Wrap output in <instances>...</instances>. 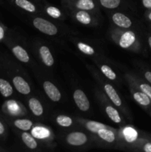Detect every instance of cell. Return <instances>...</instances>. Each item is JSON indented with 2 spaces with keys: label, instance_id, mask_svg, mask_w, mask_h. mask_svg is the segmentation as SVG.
<instances>
[{
  "label": "cell",
  "instance_id": "obj_1",
  "mask_svg": "<svg viewBox=\"0 0 151 152\" xmlns=\"http://www.w3.org/2000/svg\"><path fill=\"white\" fill-rule=\"evenodd\" d=\"M33 25L38 31L47 35H56L58 32V29L52 22L45 20L42 18H36L33 20Z\"/></svg>",
  "mask_w": 151,
  "mask_h": 152
},
{
  "label": "cell",
  "instance_id": "obj_2",
  "mask_svg": "<svg viewBox=\"0 0 151 152\" xmlns=\"http://www.w3.org/2000/svg\"><path fill=\"white\" fill-rule=\"evenodd\" d=\"M73 99L78 108L81 111H86L90 108V102L86 96L85 94L81 90L75 91L73 94Z\"/></svg>",
  "mask_w": 151,
  "mask_h": 152
},
{
  "label": "cell",
  "instance_id": "obj_3",
  "mask_svg": "<svg viewBox=\"0 0 151 152\" xmlns=\"http://www.w3.org/2000/svg\"><path fill=\"white\" fill-rule=\"evenodd\" d=\"M44 90L47 96H49L52 101L58 102L61 99V93L57 88V87L54 86L52 83L49 81H45L43 85Z\"/></svg>",
  "mask_w": 151,
  "mask_h": 152
},
{
  "label": "cell",
  "instance_id": "obj_4",
  "mask_svg": "<svg viewBox=\"0 0 151 152\" xmlns=\"http://www.w3.org/2000/svg\"><path fill=\"white\" fill-rule=\"evenodd\" d=\"M87 137L81 132H72L67 137V141L73 145H81L87 142Z\"/></svg>",
  "mask_w": 151,
  "mask_h": 152
},
{
  "label": "cell",
  "instance_id": "obj_5",
  "mask_svg": "<svg viewBox=\"0 0 151 152\" xmlns=\"http://www.w3.org/2000/svg\"><path fill=\"white\" fill-rule=\"evenodd\" d=\"M13 83L16 90L22 94H28L30 92V88L29 85L22 77L19 76L15 77L13 79Z\"/></svg>",
  "mask_w": 151,
  "mask_h": 152
},
{
  "label": "cell",
  "instance_id": "obj_6",
  "mask_svg": "<svg viewBox=\"0 0 151 152\" xmlns=\"http://www.w3.org/2000/svg\"><path fill=\"white\" fill-rule=\"evenodd\" d=\"M113 20L115 25L124 28H130L132 25L131 20L127 16L121 13H115L113 16Z\"/></svg>",
  "mask_w": 151,
  "mask_h": 152
},
{
  "label": "cell",
  "instance_id": "obj_7",
  "mask_svg": "<svg viewBox=\"0 0 151 152\" xmlns=\"http://www.w3.org/2000/svg\"><path fill=\"white\" fill-rule=\"evenodd\" d=\"M136 40V36L135 34L132 31H127L121 36L119 41V45L123 48H127L130 45H132Z\"/></svg>",
  "mask_w": 151,
  "mask_h": 152
},
{
  "label": "cell",
  "instance_id": "obj_8",
  "mask_svg": "<svg viewBox=\"0 0 151 152\" xmlns=\"http://www.w3.org/2000/svg\"><path fill=\"white\" fill-rule=\"evenodd\" d=\"M39 53L44 65L48 67L52 66L53 65L54 59H53V56H52L48 48L46 46H41L39 49Z\"/></svg>",
  "mask_w": 151,
  "mask_h": 152
},
{
  "label": "cell",
  "instance_id": "obj_9",
  "mask_svg": "<svg viewBox=\"0 0 151 152\" xmlns=\"http://www.w3.org/2000/svg\"><path fill=\"white\" fill-rule=\"evenodd\" d=\"M105 90L106 91L107 94L110 97V99L112 100V102L115 104L117 106H120L121 105V100L120 99L119 96L118 95L117 92L115 91V89L113 88L112 86L109 84L105 85Z\"/></svg>",
  "mask_w": 151,
  "mask_h": 152
},
{
  "label": "cell",
  "instance_id": "obj_10",
  "mask_svg": "<svg viewBox=\"0 0 151 152\" xmlns=\"http://www.w3.org/2000/svg\"><path fill=\"white\" fill-rule=\"evenodd\" d=\"M12 52L14 54V56L19 59V61L22 62H28L30 58L28 56V53H27L26 50L23 48L22 47L19 45L14 46V47L12 48Z\"/></svg>",
  "mask_w": 151,
  "mask_h": 152
},
{
  "label": "cell",
  "instance_id": "obj_11",
  "mask_svg": "<svg viewBox=\"0 0 151 152\" xmlns=\"http://www.w3.org/2000/svg\"><path fill=\"white\" fill-rule=\"evenodd\" d=\"M13 87L8 81L0 78V93L4 97H9L13 94Z\"/></svg>",
  "mask_w": 151,
  "mask_h": 152
},
{
  "label": "cell",
  "instance_id": "obj_12",
  "mask_svg": "<svg viewBox=\"0 0 151 152\" xmlns=\"http://www.w3.org/2000/svg\"><path fill=\"white\" fill-rule=\"evenodd\" d=\"M29 107L34 115L41 116L43 114L42 105L37 99H35V98L30 99Z\"/></svg>",
  "mask_w": 151,
  "mask_h": 152
},
{
  "label": "cell",
  "instance_id": "obj_13",
  "mask_svg": "<svg viewBox=\"0 0 151 152\" xmlns=\"http://www.w3.org/2000/svg\"><path fill=\"white\" fill-rule=\"evenodd\" d=\"M133 97L136 102L144 106H147L151 103V99L144 92H136L133 94Z\"/></svg>",
  "mask_w": 151,
  "mask_h": 152
},
{
  "label": "cell",
  "instance_id": "obj_14",
  "mask_svg": "<svg viewBox=\"0 0 151 152\" xmlns=\"http://www.w3.org/2000/svg\"><path fill=\"white\" fill-rule=\"evenodd\" d=\"M14 2L18 7L24 9L28 12H35L36 7L29 0H14Z\"/></svg>",
  "mask_w": 151,
  "mask_h": 152
},
{
  "label": "cell",
  "instance_id": "obj_15",
  "mask_svg": "<svg viewBox=\"0 0 151 152\" xmlns=\"http://www.w3.org/2000/svg\"><path fill=\"white\" fill-rule=\"evenodd\" d=\"M31 133L34 137L38 138V139H44L50 135L49 131L43 127H35L32 130Z\"/></svg>",
  "mask_w": 151,
  "mask_h": 152
},
{
  "label": "cell",
  "instance_id": "obj_16",
  "mask_svg": "<svg viewBox=\"0 0 151 152\" xmlns=\"http://www.w3.org/2000/svg\"><path fill=\"white\" fill-rule=\"evenodd\" d=\"M33 123L30 120H25V119H19L14 121V126L22 131H28L30 129Z\"/></svg>",
  "mask_w": 151,
  "mask_h": 152
},
{
  "label": "cell",
  "instance_id": "obj_17",
  "mask_svg": "<svg viewBox=\"0 0 151 152\" xmlns=\"http://www.w3.org/2000/svg\"><path fill=\"white\" fill-rule=\"evenodd\" d=\"M76 6L81 10H93L95 7V4L93 0H77Z\"/></svg>",
  "mask_w": 151,
  "mask_h": 152
},
{
  "label": "cell",
  "instance_id": "obj_18",
  "mask_svg": "<svg viewBox=\"0 0 151 152\" xmlns=\"http://www.w3.org/2000/svg\"><path fill=\"white\" fill-rule=\"evenodd\" d=\"M98 134L102 139L105 140L108 142H112L115 140V135L111 131L106 129H102L98 132Z\"/></svg>",
  "mask_w": 151,
  "mask_h": 152
},
{
  "label": "cell",
  "instance_id": "obj_19",
  "mask_svg": "<svg viewBox=\"0 0 151 152\" xmlns=\"http://www.w3.org/2000/svg\"><path fill=\"white\" fill-rule=\"evenodd\" d=\"M22 138L25 145L29 148L34 149V148H36L37 147V142H36L34 138L31 135H30L29 134L26 133V132H24L22 134Z\"/></svg>",
  "mask_w": 151,
  "mask_h": 152
},
{
  "label": "cell",
  "instance_id": "obj_20",
  "mask_svg": "<svg viewBox=\"0 0 151 152\" xmlns=\"http://www.w3.org/2000/svg\"><path fill=\"white\" fill-rule=\"evenodd\" d=\"M124 135L126 140L129 142H132L136 140L138 137V133L133 128H126L124 130Z\"/></svg>",
  "mask_w": 151,
  "mask_h": 152
},
{
  "label": "cell",
  "instance_id": "obj_21",
  "mask_svg": "<svg viewBox=\"0 0 151 152\" xmlns=\"http://www.w3.org/2000/svg\"><path fill=\"white\" fill-rule=\"evenodd\" d=\"M106 112L107 114L108 117L115 123H121V117H120L118 112L116 109L112 106H107L106 108Z\"/></svg>",
  "mask_w": 151,
  "mask_h": 152
},
{
  "label": "cell",
  "instance_id": "obj_22",
  "mask_svg": "<svg viewBox=\"0 0 151 152\" xmlns=\"http://www.w3.org/2000/svg\"><path fill=\"white\" fill-rule=\"evenodd\" d=\"M76 16L77 20L78 21L81 23L84 24V25H87V24H90L91 22V17L89 15V13L87 12L84 11V10H80L76 15Z\"/></svg>",
  "mask_w": 151,
  "mask_h": 152
},
{
  "label": "cell",
  "instance_id": "obj_23",
  "mask_svg": "<svg viewBox=\"0 0 151 152\" xmlns=\"http://www.w3.org/2000/svg\"><path fill=\"white\" fill-rule=\"evenodd\" d=\"M86 126H87L88 130H90V132H94V133H98V132H99L100 129H105V128H106L104 124L96 121L87 122V123L86 124Z\"/></svg>",
  "mask_w": 151,
  "mask_h": 152
},
{
  "label": "cell",
  "instance_id": "obj_24",
  "mask_svg": "<svg viewBox=\"0 0 151 152\" xmlns=\"http://www.w3.org/2000/svg\"><path fill=\"white\" fill-rule=\"evenodd\" d=\"M121 0H100V3L103 7L107 8H115L118 7Z\"/></svg>",
  "mask_w": 151,
  "mask_h": 152
},
{
  "label": "cell",
  "instance_id": "obj_25",
  "mask_svg": "<svg viewBox=\"0 0 151 152\" xmlns=\"http://www.w3.org/2000/svg\"><path fill=\"white\" fill-rule=\"evenodd\" d=\"M101 70H102V73H103L108 79H110V80H113L116 78V75H115V74L114 73V71H113L109 66H107V65H102V68H101Z\"/></svg>",
  "mask_w": 151,
  "mask_h": 152
},
{
  "label": "cell",
  "instance_id": "obj_26",
  "mask_svg": "<svg viewBox=\"0 0 151 152\" xmlns=\"http://www.w3.org/2000/svg\"><path fill=\"white\" fill-rule=\"evenodd\" d=\"M56 121L60 126H64V127H68V126L72 125V120L69 117H67V116H59L56 118Z\"/></svg>",
  "mask_w": 151,
  "mask_h": 152
},
{
  "label": "cell",
  "instance_id": "obj_27",
  "mask_svg": "<svg viewBox=\"0 0 151 152\" xmlns=\"http://www.w3.org/2000/svg\"><path fill=\"white\" fill-rule=\"evenodd\" d=\"M78 48L81 52H83L84 53L87 55H92L94 53V50L92 47H90L88 45H86L84 43H78Z\"/></svg>",
  "mask_w": 151,
  "mask_h": 152
},
{
  "label": "cell",
  "instance_id": "obj_28",
  "mask_svg": "<svg viewBox=\"0 0 151 152\" xmlns=\"http://www.w3.org/2000/svg\"><path fill=\"white\" fill-rule=\"evenodd\" d=\"M47 13L53 18H59L61 16V12L57 7L50 6L47 8Z\"/></svg>",
  "mask_w": 151,
  "mask_h": 152
},
{
  "label": "cell",
  "instance_id": "obj_29",
  "mask_svg": "<svg viewBox=\"0 0 151 152\" xmlns=\"http://www.w3.org/2000/svg\"><path fill=\"white\" fill-rule=\"evenodd\" d=\"M139 88H141L142 91L147 95L148 97L151 99V86L147 83H143V84L140 85Z\"/></svg>",
  "mask_w": 151,
  "mask_h": 152
},
{
  "label": "cell",
  "instance_id": "obj_30",
  "mask_svg": "<svg viewBox=\"0 0 151 152\" xmlns=\"http://www.w3.org/2000/svg\"><path fill=\"white\" fill-rule=\"evenodd\" d=\"M142 4L146 8L151 9V0H142Z\"/></svg>",
  "mask_w": 151,
  "mask_h": 152
},
{
  "label": "cell",
  "instance_id": "obj_31",
  "mask_svg": "<svg viewBox=\"0 0 151 152\" xmlns=\"http://www.w3.org/2000/svg\"><path fill=\"white\" fill-rule=\"evenodd\" d=\"M4 29L1 25L0 24V41H1L2 39H4Z\"/></svg>",
  "mask_w": 151,
  "mask_h": 152
},
{
  "label": "cell",
  "instance_id": "obj_32",
  "mask_svg": "<svg viewBox=\"0 0 151 152\" xmlns=\"http://www.w3.org/2000/svg\"><path fill=\"white\" fill-rule=\"evenodd\" d=\"M144 77L148 82L151 84V71H147L144 74Z\"/></svg>",
  "mask_w": 151,
  "mask_h": 152
},
{
  "label": "cell",
  "instance_id": "obj_33",
  "mask_svg": "<svg viewBox=\"0 0 151 152\" xmlns=\"http://www.w3.org/2000/svg\"><path fill=\"white\" fill-rule=\"evenodd\" d=\"M144 151L146 152H151V143L148 142V143L145 144L144 146Z\"/></svg>",
  "mask_w": 151,
  "mask_h": 152
},
{
  "label": "cell",
  "instance_id": "obj_34",
  "mask_svg": "<svg viewBox=\"0 0 151 152\" xmlns=\"http://www.w3.org/2000/svg\"><path fill=\"white\" fill-rule=\"evenodd\" d=\"M5 132V129H4V126L3 125V123L0 121V135H2L4 134Z\"/></svg>",
  "mask_w": 151,
  "mask_h": 152
},
{
  "label": "cell",
  "instance_id": "obj_35",
  "mask_svg": "<svg viewBox=\"0 0 151 152\" xmlns=\"http://www.w3.org/2000/svg\"><path fill=\"white\" fill-rule=\"evenodd\" d=\"M148 43H149L150 48L151 49V37H149V38H148Z\"/></svg>",
  "mask_w": 151,
  "mask_h": 152
},
{
  "label": "cell",
  "instance_id": "obj_36",
  "mask_svg": "<svg viewBox=\"0 0 151 152\" xmlns=\"http://www.w3.org/2000/svg\"><path fill=\"white\" fill-rule=\"evenodd\" d=\"M148 19H150V20L151 21V11L150 12V13H149V15H148Z\"/></svg>",
  "mask_w": 151,
  "mask_h": 152
}]
</instances>
